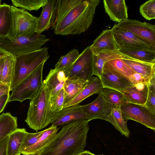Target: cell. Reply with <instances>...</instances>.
Segmentation results:
<instances>
[{"instance_id": "1", "label": "cell", "mask_w": 155, "mask_h": 155, "mask_svg": "<svg viewBox=\"0 0 155 155\" xmlns=\"http://www.w3.org/2000/svg\"><path fill=\"white\" fill-rule=\"evenodd\" d=\"M99 0H58L56 19L52 27L55 34H80L91 25Z\"/></svg>"}, {"instance_id": "2", "label": "cell", "mask_w": 155, "mask_h": 155, "mask_svg": "<svg viewBox=\"0 0 155 155\" xmlns=\"http://www.w3.org/2000/svg\"><path fill=\"white\" fill-rule=\"evenodd\" d=\"M89 121L78 120L63 125L59 132L37 155H77L83 151L86 146Z\"/></svg>"}, {"instance_id": "3", "label": "cell", "mask_w": 155, "mask_h": 155, "mask_svg": "<svg viewBox=\"0 0 155 155\" xmlns=\"http://www.w3.org/2000/svg\"><path fill=\"white\" fill-rule=\"evenodd\" d=\"M50 96L44 84L39 92L30 99L25 122L29 127L37 132L51 123L54 112L51 110Z\"/></svg>"}, {"instance_id": "4", "label": "cell", "mask_w": 155, "mask_h": 155, "mask_svg": "<svg viewBox=\"0 0 155 155\" xmlns=\"http://www.w3.org/2000/svg\"><path fill=\"white\" fill-rule=\"evenodd\" d=\"M49 57L48 48L45 47L15 57L14 68L9 87L10 91L41 63L47 61Z\"/></svg>"}, {"instance_id": "5", "label": "cell", "mask_w": 155, "mask_h": 155, "mask_svg": "<svg viewBox=\"0 0 155 155\" xmlns=\"http://www.w3.org/2000/svg\"><path fill=\"white\" fill-rule=\"evenodd\" d=\"M49 40L45 35L36 33L14 38L0 37V50L15 57L36 51Z\"/></svg>"}, {"instance_id": "6", "label": "cell", "mask_w": 155, "mask_h": 155, "mask_svg": "<svg viewBox=\"0 0 155 155\" xmlns=\"http://www.w3.org/2000/svg\"><path fill=\"white\" fill-rule=\"evenodd\" d=\"M45 63H41L11 91L8 103L14 101L22 102L31 99L39 92L43 85V71Z\"/></svg>"}, {"instance_id": "7", "label": "cell", "mask_w": 155, "mask_h": 155, "mask_svg": "<svg viewBox=\"0 0 155 155\" xmlns=\"http://www.w3.org/2000/svg\"><path fill=\"white\" fill-rule=\"evenodd\" d=\"M11 7L14 38L29 36L36 33L38 18L25 9L13 5Z\"/></svg>"}, {"instance_id": "8", "label": "cell", "mask_w": 155, "mask_h": 155, "mask_svg": "<svg viewBox=\"0 0 155 155\" xmlns=\"http://www.w3.org/2000/svg\"><path fill=\"white\" fill-rule=\"evenodd\" d=\"M94 54L91 45L85 48L74 62L64 71L66 77H78L87 81L94 75Z\"/></svg>"}, {"instance_id": "9", "label": "cell", "mask_w": 155, "mask_h": 155, "mask_svg": "<svg viewBox=\"0 0 155 155\" xmlns=\"http://www.w3.org/2000/svg\"><path fill=\"white\" fill-rule=\"evenodd\" d=\"M120 109L124 119L132 120L155 131V114L144 105L128 102L122 104Z\"/></svg>"}, {"instance_id": "10", "label": "cell", "mask_w": 155, "mask_h": 155, "mask_svg": "<svg viewBox=\"0 0 155 155\" xmlns=\"http://www.w3.org/2000/svg\"><path fill=\"white\" fill-rule=\"evenodd\" d=\"M149 44L155 50V25L149 23L127 19L116 24Z\"/></svg>"}, {"instance_id": "11", "label": "cell", "mask_w": 155, "mask_h": 155, "mask_svg": "<svg viewBox=\"0 0 155 155\" xmlns=\"http://www.w3.org/2000/svg\"><path fill=\"white\" fill-rule=\"evenodd\" d=\"M111 29L114 40L119 50L145 49L155 51L149 44L132 33L119 27L116 24Z\"/></svg>"}, {"instance_id": "12", "label": "cell", "mask_w": 155, "mask_h": 155, "mask_svg": "<svg viewBox=\"0 0 155 155\" xmlns=\"http://www.w3.org/2000/svg\"><path fill=\"white\" fill-rule=\"evenodd\" d=\"M114 107L100 93H98V97L92 102L82 105L83 110L90 121L96 119L107 121Z\"/></svg>"}, {"instance_id": "13", "label": "cell", "mask_w": 155, "mask_h": 155, "mask_svg": "<svg viewBox=\"0 0 155 155\" xmlns=\"http://www.w3.org/2000/svg\"><path fill=\"white\" fill-rule=\"evenodd\" d=\"M58 0H47L38 18L35 32L41 34L53 26L57 12Z\"/></svg>"}, {"instance_id": "14", "label": "cell", "mask_w": 155, "mask_h": 155, "mask_svg": "<svg viewBox=\"0 0 155 155\" xmlns=\"http://www.w3.org/2000/svg\"><path fill=\"white\" fill-rule=\"evenodd\" d=\"M80 119L88 120L83 110L82 105L78 104L64 108L60 111L55 112L51 124V125L57 127Z\"/></svg>"}, {"instance_id": "15", "label": "cell", "mask_w": 155, "mask_h": 155, "mask_svg": "<svg viewBox=\"0 0 155 155\" xmlns=\"http://www.w3.org/2000/svg\"><path fill=\"white\" fill-rule=\"evenodd\" d=\"M103 4L105 11L111 20L119 23L128 19L124 0H104Z\"/></svg>"}, {"instance_id": "16", "label": "cell", "mask_w": 155, "mask_h": 155, "mask_svg": "<svg viewBox=\"0 0 155 155\" xmlns=\"http://www.w3.org/2000/svg\"><path fill=\"white\" fill-rule=\"evenodd\" d=\"M118 58L135 60L122 54L119 50L100 51L94 54V75L99 78L103 72L104 64L110 60Z\"/></svg>"}, {"instance_id": "17", "label": "cell", "mask_w": 155, "mask_h": 155, "mask_svg": "<svg viewBox=\"0 0 155 155\" xmlns=\"http://www.w3.org/2000/svg\"><path fill=\"white\" fill-rule=\"evenodd\" d=\"M59 128L51 125L44 130L41 137L34 144L21 151L24 155H37L39 154L53 139L57 133Z\"/></svg>"}, {"instance_id": "18", "label": "cell", "mask_w": 155, "mask_h": 155, "mask_svg": "<svg viewBox=\"0 0 155 155\" xmlns=\"http://www.w3.org/2000/svg\"><path fill=\"white\" fill-rule=\"evenodd\" d=\"M66 78L64 71L54 68L50 70L43 81L50 97L54 96L63 88Z\"/></svg>"}, {"instance_id": "19", "label": "cell", "mask_w": 155, "mask_h": 155, "mask_svg": "<svg viewBox=\"0 0 155 155\" xmlns=\"http://www.w3.org/2000/svg\"><path fill=\"white\" fill-rule=\"evenodd\" d=\"M148 84H139L120 92L128 102L144 105L147 98Z\"/></svg>"}, {"instance_id": "20", "label": "cell", "mask_w": 155, "mask_h": 155, "mask_svg": "<svg viewBox=\"0 0 155 155\" xmlns=\"http://www.w3.org/2000/svg\"><path fill=\"white\" fill-rule=\"evenodd\" d=\"M99 78L103 88L120 91L133 86L128 78L109 72L103 71Z\"/></svg>"}, {"instance_id": "21", "label": "cell", "mask_w": 155, "mask_h": 155, "mask_svg": "<svg viewBox=\"0 0 155 155\" xmlns=\"http://www.w3.org/2000/svg\"><path fill=\"white\" fill-rule=\"evenodd\" d=\"M103 88L100 78L92 77L81 92L73 99L63 107V108L80 104L84 100L95 94H98Z\"/></svg>"}, {"instance_id": "22", "label": "cell", "mask_w": 155, "mask_h": 155, "mask_svg": "<svg viewBox=\"0 0 155 155\" xmlns=\"http://www.w3.org/2000/svg\"><path fill=\"white\" fill-rule=\"evenodd\" d=\"M94 54L103 51L119 50L112 29L104 30L90 45Z\"/></svg>"}, {"instance_id": "23", "label": "cell", "mask_w": 155, "mask_h": 155, "mask_svg": "<svg viewBox=\"0 0 155 155\" xmlns=\"http://www.w3.org/2000/svg\"><path fill=\"white\" fill-rule=\"evenodd\" d=\"M87 81L76 76L67 78L63 88L64 91L63 107L81 92L86 85Z\"/></svg>"}, {"instance_id": "24", "label": "cell", "mask_w": 155, "mask_h": 155, "mask_svg": "<svg viewBox=\"0 0 155 155\" xmlns=\"http://www.w3.org/2000/svg\"><path fill=\"white\" fill-rule=\"evenodd\" d=\"M11 6L5 3L0 5V37L14 38Z\"/></svg>"}, {"instance_id": "25", "label": "cell", "mask_w": 155, "mask_h": 155, "mask_svg": "<svg viewBox=\"0 0 155 155\" xmlns=\"http://www.w3.org/2000/svg\"><path fill=\"white\" fill-rule=\"evenodd\" d=\"M27 132L25 128H17L8 135L6 155H20L21 147Z\"/></svg>"}, {"instance_id": "26", "label": "cell", "mask_w": 155, "mask_h": 155, "mask_svg": "<svg viewBox=\"0 0 155 155\" xmlns=\"http://www.w3.org/2000/svg\"><path fill=\"white\" fill-rule=\"evenodd\" d=\"M121 106L114 107L108 115L107 121L112 124L115 128L123 136L129 137L130 132L125 120L122 116Z\"/></svg>"}, {"instance_id": "27", "label": "cell", "mask_w": 155, "mask_h": 155, "mask_svg": "<svg viewBox=\"0 0 155 155\" xmlns=\"http://www.w3.org/2000/svg\"><path fill=\"white\" fill-rule=\"evenodd\" d=\"M122 60L135 73L141 74L149 81L155 74V63L149 64L135 60Z\"/></svg>"}, {"instance_id": "28", "label": "cell", "mask_w": 155, "mask_h": 155, "mask_svg": "<svg viewBox=\"0 0 155 155\" xmlns=\"http://www.w3.org/2000/svg\"><path fill=\"white\" fill-rule=\"evenodd\" d=\"M103 71L109 72L127 78L134 73L122 59H113L106 62L103 67Z\"/></svg>"}, {"instance_id": "29", "label": "cell", "mask_w": 155, "mask_h": 155, "mask_svg": "<svg viewBox=\"0 0 155 155\" xmlns=\"http://www.w3.org/2000/svg\"><path fill=\"white\" fill-rule=\"evenodd\" d=\"M17 118L10 113L0 115V141L17 129Z\"/></svg>"}, {"instance_id": "30", "label": "cell", "mask_w": 155, "mask_h": 155, "mask_svg": "<svg viewBox=\"0 0 155 155\" xmlns=\"http://www.w3.org/2000/svg\"><path fill=\"white\" fill-rule=\"evenodd\" d=\"M119 51L135 60L149 64L155 63V51L145 49H123Z\"/></svg>"}, {"instance_id": "31", "label": "cell", "mask_w": 155, "mask_h": 155, "mask_svg": "<svg viewBox=\"0 0 155 155\" xmlns=\"http://www.w3.org/2000/svg\"><path fill=\"white\" fill-rule=\"evenodd\" d=\"M98 93L101 94L106 101L114 107L121 106L127 102L123 94L114 89L104 87Z\"/></svg>"}, {"instance_id": "32", "label": "cell", "mask_w": 155, "mask_h": 155, "mask_svg": "<svg viewBox=\"0 0 155 155\" xmlns=\"http://www.w3.org/2000/svg\"><path fill=\"white\" fill-rule=\"evenodd\" d=\"M15 63V57L7 54L5 57L1 83L2 84L6 85L9 87L13 75Z\"/></svg>"}, {"instance_id": "33", "label": "cell", "mask_w": 155, "mask_h": 155, "mask_svg": "<svg viewBox=\"0 0 155 155\" xmlns=\"http://www.w3.org/2000/svg\"><path fill=\"white\" fill-rule=\"evenodd\" d=\"M79 54L77 49H73L66 54L61 57L55 65L54 69L64 71L74 62Z\"/></svg>"}, {"instance_id": "34", "label": "cell", "mask_w": 155, "mask_h": 155, "mask_svg": "<svg viewBox=\"0 0 155 155\" xmlns=\"http://www.w3.org/2000/svg\"><path fill=\"white\" fill-rule=\"evenodd\" d=\"M11 1L16 7L29 11H37L45 4L47 0H12Z\"/></svg>"}, {"instance_id": "35", "label": "cell", "mask_w": 155, "mask_h": 155, "mask_svg": "<svg viewBox=\"0 0 155 155\" xmlns=\"http://www.w3.org/2000/svg\"><path fill=\"white\" fill-rule=\"evenodd\" d=\"M155 75L152 77L148 84V91L145 106L153 114H155Z\"/></svg>"}, {"instance_id": "36", "label": "cell", "mask_w": 155, "mask_h": 155, "mask_svg": "<svg viewBox=\"0 0 155 155\" xmlns=\"http://www.w3.org/2000/svg\"><path fill=\"white\" fill-rule=\"evenodd\" d=\"M139 11L141 15L146 20L155 18V0L147 1L141 5Z\"/></svg>"}, {"instance_id": "37", "label": "cell", "mask_w": 155, "mask_h": 155, "mask_svg": "<svg viewBox=\"0 0 155 155\" xmlns=\"http://www.w3.org/2000/svg\"><path fill=\"white\" fill-rule=\"evenodd\" d=\"M64 101V91L63 88L54 96L50 97V104L51 110L55 113L62 110L63 108Z\"/></svg>"}, {"instance_id": "38", "label": "cell", "mask_w": 155, "mask_h": 155, "mask_svg": "<svg viewBox=\"0 0 155 155\" xmlns=\"http://www.w3.org/2000/svg\"><path fill=\"white\" fill-rule=\"evenodd\" d=\"M44 130L35 133L27 132L21 147V151L35 143L41 137Z\"/></svg>"}, {"instance_id": "39", "label": "cell", "mask_w": 155, "mask_h": 155, "mask_svg": "<svg viewBox=\"0 0 155 155\" xmlns=\"http://www.w3.org/2000/svg\"><path fill=\"white\" fill-rule=\"evenodd\" d=\"M128 79L133 85L141 83L148 84L149 82L142 75L136 73L130 75Z\"/></svg>"}, {"instance_id": "40", "label": "cell", "mask_w": 155, "mask_h": 155, "mask_svg": "<svg viewBox=\"0 0 155 155\" xmlns=\"http://www.w3.org/2000/svg\"><path fill=\"white\" fill-rule=\"evenodd\" d=\"M8 136L0 141V155H6V149Z\"/></svg>"}, {"instance_id": "41", "label": "cell", "mask_w": 155, "mask_h": 155, "mask_svg": "<svg viewBox=\"0 0 155 155\" xmlns=\"http://www.w3.org/2000/svg\"><path fill=\"white\" fill-rule=\"evenodd\" d=\"M10 94H5L0 98V114L3 111L8 103Z\"/></svg>"}, {"instance_id": "42", "label": "cell", "mask_w": 155, "mask_h": 155, "mask_svg": "<svg viewBox=\"0 0 155 155\" xmlns=\"http://www.w3.org/2000/svg\"><path fill=\"white\" fill-rule=\"evenodd\" d=\"M9 87L6 85L2 84L0 86V98L4 95L9 94Z\"/></svg>"}, {"instance_id": "43", "label": "cell", "mask_w": 155, "mask_h": 155, "mask_svg": "<svg viewBox=\"0 0 155 155\" xmlns=\"http://www.w3.org/2000/svg\"><path fill=\"white\" fill-rule=\"evenodd\" d=\"M5 56L0 58V84H2L1 81L2 79V72L4 66L5 57Z\"/></svg>"}, {"instance_id": "44", "label": "cell", "mask_w": 155, "mask_h": 155, "mask_svg": "<svg viewBox=\"0 0 155 155\" xmlns=\"http://www.w3.org/2000/svg\"><path fill=\"white\" fill-rule=\"evenodd\" d=\"M77 155H97L95 154L88 150H83Z\"/></svg>"}, {"instance_id": "45", "label": "cell", "mask_w": 155, "mask_h": 155, "mask_svg": "<svg viewBox=\"0 0 155 155\" xmlns=\"http://www.w3.org/2000/svg\"><path fill=\"white\" fill-rule=\"evenodd\" d=\"M7 54L0 50V58L5 56Z\"/></svg>"}, {"instance_id": "46", "label": "cell", "mask_w": 155, "mask_h": 155, "mask_svg": "<svg viewBox=\"0 0 155 155\" xmlns=\"http://www.w3.org/2000/svg\"><path fill=\"white\" fill-rule=\"evenodd\" d=\"M1 5V0H0V5Z\"/></svg>"}, {"instance_id": "47", "label": "cell", "mask_w": 155, "mask_h": 155, "mask_svg": "<svg viewBox=\"0 0 155 155\" xmlns=\"http://www.w3.org/2000/svg\"><path fill=\"white\" fill-rule=\"evenodd\" d=\"M2 85V84H0V86H1Z\"/></svg>"}, {"instance_id": "48", "label": "cell", "mask_w": 155, "mask_h": 155, "mask_svg": "<svg viewBox=\"0 0 155 155\" xmlns=\"http://www.w3.org/2000/svg\"><path fill=\"white\" fill-rule=\"evenodd\" d=\"M104 155L101 154V155Z\"/></svg>"}]
</instances>
